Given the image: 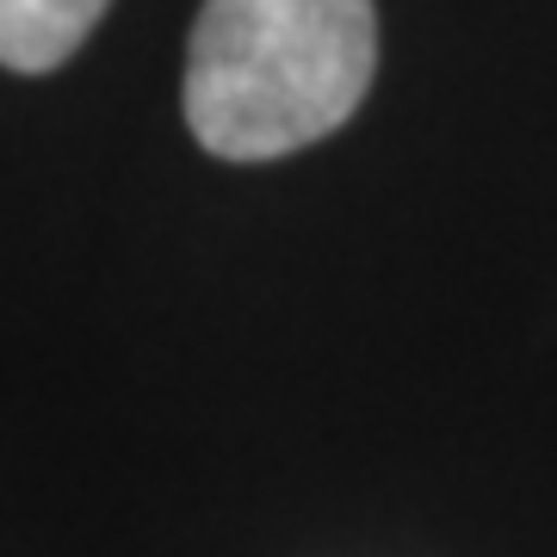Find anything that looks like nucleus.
Wrapping results in <instances>:
<instances>
[{"mask_svg":"<svg viewBox=\"0 0 557 557\" xmlns=\"http://www.w3.org/2000/svg\"><path fill=\"white\" fill-rule=\"evenodd\" d=\"M372 75V0H205L186 50V124L223 161H278L354 119Z\"/></svg>","mask_w":557,"mask_h":557,"instance_id":"f257e3e1","label":"nucleus"},{"mask_svg":"<svg viewBox=\"0 0 557 557\" xmlns=\"http://www.w3.org/2000/svg\"><path fill=\"white\" fill-rule=\"evenodd\" d=\"M112 0H0V62L20 75H50L94 38Z\"/></svg>","mask_w":557,"mask_h":557,"instance_id":"f03ea898","label":"nucleus"}]
</instances>
